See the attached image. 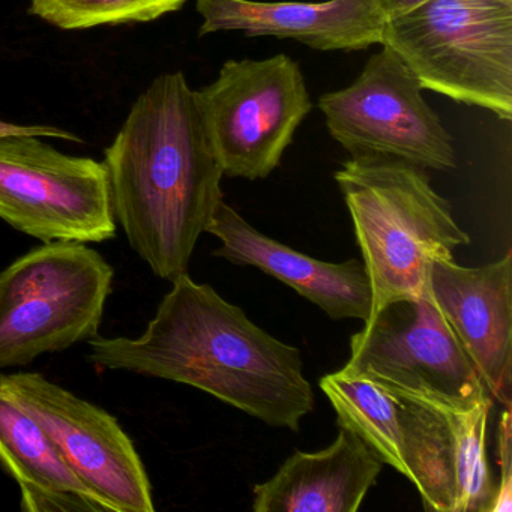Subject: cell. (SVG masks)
Returning a JSON list of instances; mask_svg holds the SVG:
<instances>
[{
  "instance_id": "cell-1",
  "label": "cell",
  "mask_w": 512,
  "mask_h": 512,
  "mask_svg": "<svg viewBox=\"0 0 512 512\" xmlns=\"http://www.w3.org/2000/svg\"><path fill=\"white\" fill-rule=\"evenodd\" d=\"M137 338L89 341L88 361L193 386L271 427L299 431L314 409L301 352L254 325L209 284L179 275Z\"/></svg>"
},
{
  "instance_id": "cell-2",
  "label": "cell",
  "mask_w": 512,
  "mask_h": 512,
  "mask_svg": "<svg viewBox=\"0 0 512 512\" xmlns=\"http://www.w3.org/2000/svg\"><path fill=\"white\" fill-rule=\"evenodd\" d=\"M103 164L130 247L163 280L187 274L223 202L224 172L184 74H163L140 95Z\"/></svg>"
},
{
  "instance_id": "cell-3",
  "label": "cell",
  "mask_w": 512,
  "mask_h": 512,
  "mask_svg": "<svg viewBox=\"0 0 512 512\" xmlns=\"http://www.w3.org/2000/svg\"><path fill=\"white\" fill-rule=\"evenodd\" d=\"M334 178L370 280V316L389 302L428 298L434 263L454 259L455 248L469 245L470 236L431 187L427 170L352 158Z\"/></svg>"
},
{
  "instance_id": "cell-4",
  "label": "cell",
  "mask_w": 512,
  "mask_h": 512,
  "mask_svg": "<svg viewBox=\"0 0 512 512\" xmlns=\"http://www.w3.org/2000/svg\"><path fill=\"white\" fill-rule=\"evenodd\" d=\"M382 46L422 89L512 119V0H425L386 20Z\"/></svg>"
},
{
  "instance_id": "cell-5",
  "label": "cell",
  "mask_w": 512,
  "mask_h": 512,
  "mask_svg": "<svg viewBox=\"0 0 512 512\" xmlns=\"http://www.w3.org/2000/svg\"><path fill=\"white\" fill-rule=\"evenodd\" d=\"M113 277L83 242H46L14 260L0 272V368L97 338Z\"/></svg>"
},
{
  "instance_id": "cell-6",
  "label": "cell",
  "mask_w": 512,
  "mask_h": 512,
  "mask_svg": "<svg viewBox=\"0 0 512 512\" xmlns=\"http://www.w3.org/2000/svg\"><path fill=\"white\" fill-rule=\"evenodd\" d=\"M364 323L350 338L347 373L434 409L493 398L431 296L389 302Z\"/></svg>"
},
{
  "instance_id": "cell-7",
  "label": "cell",
  "mask_w": 512,
  "mask_h": 512,
  "mask_svg": "<svg viewBox=\"0 0 512 512\" xmlns=\"http://www.w3.org/2000/svg\"><path fill=\"white\" fill-rule=\"evenodd\" d=\"M200 112L224 175H271L311 110L298 62L287 55L229 61L197 91Z\"/></svg>"
},
{
  "instance_id": "cell-8",
  "label": "cell",
  "mask_w": 512,
  "mask_h": 512,
  "mask_svg": "<svg viewBox=\"0 0 512 512\" xmlns=\"http://www.w3.org/2000/svg\"><path fill=\"white\" fill-rule=\"evenodd\" d=\"M382 47L352 85L320 97L329 133L358 160L400 161L437 172L455 169L451 134L425 103L421 83L391 49Z\"/></svg>"
},
{
  "instance_id": "cell-9",
  "label": "cell",
  "mask_w": 512,
  "mask_h": 512,
  "mask_svg": "<svg viewBox=\"0 0 512 512\" xmlns=\"http://www.w3.org/2000/svg\"><path fill=\"white\" fill-rule=\"evenodd\" d=\"M0 220L43 244L109 241L116 220L106 167L40 137H0Z\"/></svg>"
},
{
  "instance_id": "cell-10",
  "label": "cell",
  "mask_w": 512,
  "mask_h": 512,
  "mask_svg": "<svg viewBox=\"0 0 512 512\" xmlns=\"http://www.w3.org/2000/svg\"><path fill=\"white\" fill-rule=\"evenodd\" d=\"M80 479L113 512H154L145 464L115 416L40 373L0 374Z\"/></svg>"
},
{
  "instance_id": "cell-11",
  "label": "cell",
  "mask_w": 512,
  "mask_h": 512,
  "mask_svg": "<svg viewBox=\"0 0 512 512\" xmlns=\"http://www.w3.org/2000/svg\"><path fill=\"white\" fill-rule=\"evenodd\" d=\"M430 296L488 394L511 409L512 251L479 268H464L454 259L434 263Z\"/></svg>"
},
{
  "instance_id": "cell-12",
  "label": "cell",
  "mask_w": 512,
  "mask_h": 512,
  "mask_svg": "<svg viewBox=\"0 0 512 512\" xmlns=\"http://www.w3.org/2000/svg\"><path fill=\"white\" fill-rule=\"evenodd\" d=\"M196 7L203 19L200 37L241 31L251 38H289L322 52H355L376 44L382 46L386 25L377 0H197Z\"/></svg>"
},
{
  "instance_id": "cell-13",
  "label": "cell",
  "mask_w": 512,
  "mask_h": 512,
  "mask_svg": "<svg viewBox=\"0 0 512 512\" xmlns=\"http://www.w3.org/2000/svg\"><path fill=\"white\" fill-rule=\"evenodd\" d=\"M206 232L221 241L214 256L233 265L256 266L295 289L332 320L365 322L370 316L371 286L361 260L329 263L298 253L254 229L224 200Z\"/></svg>"
},
{
  "instance_id": "cell-14",
  "label": "cell",
  "mask_w": 512,
  "mask_h": 512,
  "mask_svg": "<svg viewBox=\"0 0 512 512\" xmlns=\"http://www.w3.org/2000/svg\"><path fill=\"white\" fill-rule=\"evenodd\" d=\"M383 461L347 427L319 452L296 451L254 487L256 512H356L376 484Z\"/></svg>"
},
{
  "instance_id": "cell-15",
  "label": "cell",
  "mask_w": 512,
  "mask_h": 512,
  "mask_svg": "<svg viewBox=\"0 0 512 512\" xmlns=\"http://www.w3.org/2000/svg\"><path fill=\"white\" fill-rule=\"evenodd\" d=\"M0 467L19 484L26 512H113L94 493L0 376Z\"/></svg>"
},
{
  "instance_id": "cell-16",
  "label": "cell",
  "mask_w": 512,
  "mask_h": 512,
  "mask_svg": "<svg viewBox=\"0 0 512 512\" xmlns=\"http://www.w3.org/2000/svg\"><path fill=\"white\" fill-rule=\"evenodd\" d=\"M185 0H31V11L65 29H91L118 23L152 22L181 10Z\"/></svg>"
},
{
  "instance_id": "cell-17",
  "label": "cell",
  "mask_w": 512,
  "mask_h": 512,
  "mask_svg": "<svg viewBox=\"0 0 512 512\" xmlns=\"http://www.w3.org/2000/svg\"><path fill=\"white\" fill-rule=\"evenodd\" d=\"M497 457L500 481L490 512H509L512 509V416L511 409H503L497 428Z\"/></svg>"
},
{
  "instance_id": "cell-18",
  "label": "cell",
  "mask_w": 512,
  "mask_h": 512,
  "mask_svg": "<svg viewBox=\"0 0 512 512\" xmlns=\"http://www.w3.org/2000/svg\"><path fill=\"white\" fill-rule=\"evenodd\" d=\"M11 136L55 137V139L70 140V142H83L76 134L59 130V128L56 127H46V125H19L13 124V122L0 121V137Z\"/></svg>"
},
{
  "instance_id": "cell-19",
  "label": "cell",
  "mask_w": 512,
  "mask_h": 512,
  "mask_svg": "<svg viewBox=\"0 0 512 512\" xmlns=\"http://www.w3.org/2000/svg\"><path fill=\"white\" fill-rule=\"evenodd\" d=\"M425 0H377L380 10L385 14L386 20L401 16L412 8L418 7Z\"/></svg>"
}]
</instances>
